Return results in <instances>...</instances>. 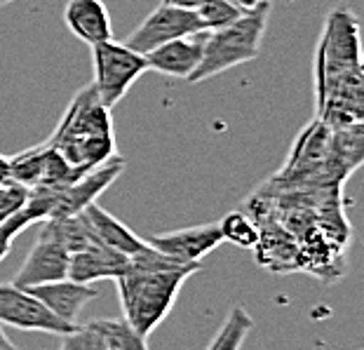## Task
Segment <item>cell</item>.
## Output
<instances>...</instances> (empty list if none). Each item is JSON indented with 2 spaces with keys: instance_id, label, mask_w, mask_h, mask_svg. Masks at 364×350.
<instances>
[{
  "instance_id": "cell-27",
  "label": "cell",
  "mask_w": 364,
  "mask_h": 350,
  "mask_svg": "<svg viewBox=\"0 0 364 350\" xmlns=\"http://www.w3.org/2000/svg\"><path fill=\"white\" fill-rule=\"evenodd\" d=\"M270 3H273V0H270Z\"/></svg>"
},
{
  "instance_id": "cell-23",
  "label": "cell",
  "mask_w": 364,
  "mask_h": 350,
  "mask_svg": "<svg viewBox=\"0 0 364 350\" xmlns=\"http://www.w3.org/2000/svg\"><path fill=\"white\" fill-rule=\"evenodd\" d=\"M0 350H19L17 346L12 344V339L7 336L5 329H3V324H0Z\"/></svg>"
},
{
  "instance_id": "cell-11",
  "label": "cell",
  "mask_w": 364,
  "mask_h": 350,
  "mask_svg": "<svg viewBox=\"0 0 364 350\" xmlns=\"http://www.w3.org/2000/svg\"><path fill=\"white\" fill-rule=\"evenodd\" d=\"M205 38H207V31H200V33L176 38V41H169L165 45H160V48L151 50L149 54H144L146 64H149V71L188 80L191 73L196 71L200 66V61H203Z\"/></svg>"
},
{
  "instance_id": "cell-17",
  "label": "cell",
  "mask_w": 364,
  "mask_h": 350,
  "mask_svg": "<svg viewBox=\"0 0 364 350\" xmlns=\"http://www.w3.org/2000/svg\"><path fill=\"white\" fill-rule=\"evenodd\" d=\"M99 332L104 341V350H149L146 336L136 329H132L125 317H113V320H97L90 322Z\"/></svg>"
},
{
  "instance_id": "cell-9",
  "label": "cell",
  "mask_w": 364,
  "mask_h": 350,
  "mask_svg": "<svg viewBox=\"0 0 364 350\" xmlns=\"http://www.w3.org/2000/svg\"><path fill=\"white\" fill-rule=\"evenodd\" d=\"M146 243L156 247L158 252L172 256V259L183 263V266H191V263H200L209 252H214L216 247L223 245V235L219 221H212L160 233V235L149 238Z\"/></svg>"
},
{
  "instance_id": "cell-4",
  "label": "cell",
  "mask_w": 364,
  "mask_h": 350,
  "mask_svg": "<svg viewBox=\"0 0 364 350\" xmlns=\"http://www.w3.org/2000/svg\"><path fill=\"white\" fill-rule=\"evenodd\" d=\"M270 17V0H263L257 7L242 12L233 24L207 31L203 61L191 73L188 83H203L214 75H221L235 66L259 57L263 33Z\"/></svg>"
},
{
  "instance_id": "cell-22",
  "label": "cell",
  "mask_w": 364,
  "mask_h": 350,
  "mask_svg": "<svg viewBox=\"0 0 364 350\" xmlns=\"http://www.w3.org/2000/svg\"><path fill=\"white\" fill-rule=\"evenodd\" d=\"M10 179V158L7 155H0V184Z\"/></svg>"
},
{
  "instance_id": "cell-3",
  "label": "cell",
  "mask_w": 364,
  "mask_h": 350,
  "mask_svg": "<svg viewBox=\"0 0 364 350\" xmlns=\"http://www.w3.org/2000/svg\"><path fill=\"white\" fill-rule=\"evenodd\" d=\"M198 270L200 263L172 270L127 268L120 277H115L122 317L129 322L132 329L149 339L153 329L172 313L183 282L191 275H196Z\"/></svg>"
},
{
  "instance_id": "cell-20",
  "label": "cell",
  "mask_w": 364,
  "mask_h": 350,
  "mask_svg": "<svg viewBox=\"0 0 364 350\" xmlns=\"http://www.w3.org/2000/svg\"><path fill=\"white\" fill-rule=\"evenodd\" d=\"M28 200V189L21 184H14L12 179L0 184V219H7L10 214L19 212Z\"/></svg>"
},
{
  "instance_id": "cell-21",
  "label": "cell",
  "mask_w": 364,
  "mask_h": 350,
  "mask_svg": "<svg viewBox=\"0 0 364 350\" xmlns=\"http://www.w3.org/2000/svg\"><path fill=\"white\" fill-rule=\"evenodd\" d=\"M31 223H33V221L28 219V214L24 212V207H21L19 212L10 214L3 223H0V261H3L5 256H7V252H10L14 238H17L24 228H28Z\"/></svg>"
},
{
  "instance_id": "cell-25",
  "label": "cell",
  "mask_w": 364,
  "mask_h": 350,
  "mask_svg": "<svg viewBox=\"0 0 364 350\" xmlns=\"http://www.w3.org/2000/svg\"><path fill=\"white\" fill-rule=\"evenodd\" d=\"M10 3H14V0H0V5H10Z\"/></svg>"
},
{
  "instance_id": "cell-14",
  "label": "cell",
  "mask_w": 364,
  "mask_h": 350,
  "mask_svg": "<svg viewBox=\"0 0 364 350\" xmlns=\"http://www.w3.org/2000/svg\"><path fill=\"white\" fill-rule=\"evenodd\" d=\"M64 21L68 31L90 48L113 41L111 14L104 0H68L64 7Z\"/></svg>"
},
{
  "instance_id": "cell-24",
  "label": "cell",
  "mask_w": 364,
  "mask_h": 350,
  "mask_svg": "<svg viewBox=\"0 0 364 350\" xmlns=\"http://www.w3.org/2000/svg\"><path fill=\"white\" fill-rule=\"evenodd\" d=\"M235 7H240L242 12H247V10H252V7H257L259 3H263V0H230Z\"/></svg>"
},
{
  "instance_id": "cell-7",
  "label": "cell",
  "mask_w": 364,
  "mask_h": 350,
  "mask_svg": "<svg viewBox=\"0 0 364 350\" xmlns=\"http://www.w3.org/2000/svg\"><path fill=\"white\" fill-rule=\"evenodd\" d=\"M0 324L14 327L21 332H43L68 336L80 324H68L59 320L50 308H45L28 290L10 285H0Z\"/></svg>"
},
{
  "instance_id": "cell-26",
  "label": "cell",
  "mask_w": 364,
  "mask_h": 350,
  "mask_svg": "<svg viewBox=\"0 0 364 350\" xmlns=\"http://www.w3.org/2000/svg\"><path fill=\"white\" fill-rule=\"evenodd\" d=\"M3 221H5V219H0V223H3Z\"/></svg>"
},
{
  "instance_id": "cell-12",
  "label": "cell",
  "mask_w": 364,
  "mask_h": 350,
  "mask_svg": "<svg viewBox=\"0 0 364 350\" xmlns=\"http://www.w3.org/2000/svg\"><path fill=\"white\" fill-rule=\"evenodd\" d=\"M28 292L33 294L45 308H50L59 320H64L68 324H78L80 310L87 306L90 301H95L99 297L97 287L73 282V280H68V277L57 280V282L28 287Z\"/></svg>"
},
{
  "instance_id": "cell-18",
  "label": "cell",
  "mask_w": 364,
  "mask_h": 350,
  "mask_svg": "<svg viewBox=\"0 0 364 350\" xmlns=\"http://www.w3.org/2000/svg\"><path fill=\"white\" fill-rule=\"evenodd\" d=\"M223 243H233L242 250H252L259 245V228L250 216L242 212H230L219 221Z\"/></svg>"
},
{
  "instance_id": "cell-8",
  "label": "cell",
  "mask_w": 364,
  "mask_h": 350,
  "mask_svg": "<svg viewBox=\"0 0 364 350\" xmlns=\"http://www.w3.org/2000/svg\"><path fill=\"white\" fill-rule=\"evenodd\" d=\"M122 172H125V158L115 155V158L104 162V165H99L97 169H92V172L82 174L80 179H75V181L66 186H57V205H54V212L50 219H54V216L80 214L85 207L97 202L106 189H111V184Z\"/></svg>"
},
{
  "instance_id": "cell-2",
  "label": "cell",
  "mask_w": 364,
  "mask_h": 350,
  "mask_svg": "<svg viewBox=\"0 0 364 350\" xmlns=\"http://www.w3.org/2000/svg\"><path fill=\"white\" fill-rule=\"evenodd\" d=\"M48 144L78 174H87L118 155L111 108L99 101L92 83L71 99Z\"/></svg>"
},
{
  "instance_id": "cell-1",
  "label": "cell",
  "mask_w": 364,
  "mask_h": 350,
  "mask_svg": "<svg viewBox=\"0 0 364 350\" xmlns=\"http://www.w3.org/2000/svg\"><path fill=\"white\" fill-rule=\"evenodd\" d=\"M358 19L346 7L327 14L315 57L317 120L329 129L362 122V52Z\"/></svg>"
},
{
  "instance_id": "cell-5",
  "label": "cell",
  "mask_w": 364,
  "mask_h": 350,
  "mask_svg": "<svg viewBox=\"0 0 364 350\" xmlns=\"http://www.w3.org/2000/svg\"><path fill=\"white\" fill-rule=\"evenodd\" d=\"M92 64H95V88L99 101L106 108L118 106L132 90L139 78L149 71L146 57L129 50L125 43L106 41L92 48Z\"/></svg>"
},
{
  "instance_id": "cell-19",
  "label": "cell",
  "mask_w": 364,
  "mask_h": 350,
  "mask_svg": "<svg viewBox=\"0 0 364 350\" xmlns=\"http://www.w3.org/2000/svg\"><path fill=\"white\" fill-rule=\"evenodd\" d=\"M200 21H203L205 31H216V28H223L242 14L240 7H235L230 0H203L198 7H196Z\"/></svg>"
},
{
  "instance_id": "cell-15",
  "label": "cell",
  "mask_w": 364,
  "mask_h": 350,
  "mask_svg": "<svg viewBox=\"0 0 364 350\" xmlns=\"http://www.w3.org/2000/svg\"><path fill=\"white\" fill-rule=\"evenodd\" d=\"M82 212H85V216H87V221L92 226V230H95L99 243L111 247V250H115V252L132 256V254H136L139 250H144V247L149 245L146 240L134 235V233H132L125 223L115 219L111 212H106L99 202H92V205L85 207Z\"/></svg>"
},
{
  "instance_id": "cell-10",
  "label": "cell",
  "mask_w": 364,
  "mask_h": 350,
  "mask_svg": "<svg viewBox=\"0 0 364 350\" xmlns=\"http://www.w3.org/2000/svg\"><path fill=\"white\" fill-rule=\"evenodd\" d=\"M68 261H71V254H68L57 240H52L41 233L33 250L28 252L26 261L21 263V268L17 270V275H14L12 285L21 287V290H28V287L64 280L68 277Z\"/></svg>"
},
{
  "instance_id": "cell-16",
  "label": "cell",
  "mask_w": 364,
  "mask_h": 350,
  "mask_svg": "<svg viewBox=\"0 0 364 350\" xmlns=\"http://www.w3.org/2000/svg\"><path fill=\"white\" fill-rule=\"evenodd\" d=\"M252 327H254V320L245 310V306L230 308L226 320L221 322V327L216 329V334L205 350H240L245 344V339L250 336Z\"/></svg>"
},
{
  "instance_id": "cell-13",
  "label": "cell",
  "mask_w": 364,
  "mask_h": 350,
  "mask_svg": "<svg viewBox=\"0 0 364 350\" xmlns=\"http://www.w3.org/2000/svg\"><path fill=\"white\" fill-rule=\"evenodd\" d=\"M129 268V256L120 254L102 243L71 254L68 261V280L92 285L97 280H115Z\"/></svg>"
},
{
  "instance_id": "cell-6",
  "label": "cell",
  "mask_w": 364,
  "mask_h": 350,
  "mask_svg": "<svg viewBox=\"0 0 364 350\" xmlns=\"http://www.w3.org/2000/svg\"><path fill=\"white\" fill-rule=\"evenodd\" d=\"M200 31H205V26L196 10H188V7L174 3H162L132 31L125 45L139 54H149L151 50H156L169 41L200 33Z\"/></svg>"
}]
</instances>
